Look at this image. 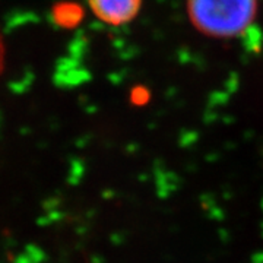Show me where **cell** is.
<instances>
[{
	"label": "cell",
	"mask_w": 263,
	"mask_h": 263,
	"mask_svg": "<svg viewBox=\"0 0 263 263\" xmlns=\"http://www.w3.org/2000/svg\"><path fill=\"white\" fill-rule=\"evenodd\" d=\"M5 62H6V48H5L3 37H2V32H0V75L3 73V69H5Z\"/></svg>",
	"instance_id": "obj_3"
},
{
	"label": "cell",
	"mask_w": 263,
	"mask_h": 263,
	"mask_svg": "<svg viewBox=\"0 0 263 263\" xmlns=\"http://www.w3.org/2000/svg\"><path fill=\"white\" fill-rule=\"evenodd\" d=\"M192 25L208 37L233 38L246 32L257 15V0H187Z\"/></svg>",
	"instance_id": "obj_1"
},
{
	"label": "cell",
	"mask_w": 263,
	"mask_h": 263,
	"mask_svg": "<svg viewBox=\"0 0 263 263\" xmlns=\"http://www.w3.org/2000/svg\"><path fill=\"white\" fill-rule=\"evenodd\" d=\"M88 5L101 22L122 27L138 16L142 0H88Z\"/></svg>",
	"instance_id": "obj_2"
}]
</instances>
